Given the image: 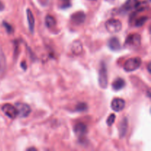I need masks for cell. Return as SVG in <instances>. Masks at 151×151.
Returning a JSON list of instances; mask_svg holds the SVG:
<instances>
[{
  "label": "cell",
  "instance_id": "cell-1",
  "mask_svg": "<svg viewBox=\"0 0 151 151\" xmlns=\"http://www.w3.org/2000/svg\"><path fill=\"white\" fill-rule=\"evenodd\" d=\"M146 5H147V3L141 2L139 0H127L122 9V10L125 12L137 10V13H138L142 10H144L145 9V7Z\"/></svg>",
  "mask_w": 151,
  "mask_h": 151
},
{
  "label": "cell",
  "instance_id": "cell-2",
  "mask_svg": "<svg viewBox=\"0 0 151 151\" xmlns=\"http://www.w3.org/2000/svg\"><path fill=\"white\" fill-rule=\"evenodd\" d=\"M99 85L102 88H106L108 86V71L106 65L104 62H102L99 69Z\"/></svg>",
  "mask_w": 151,
  "mask_h": 151
},
{
  "label": "cell",
  "instance_id": "cell-3",
  "mask_svg": "<svg viewBox=\"0 0 151 151\" xmlns=\"http://www.w3.org/2000/svg\"><path fill=\"white\" fill-rule=\"evenodd\" d=\"M141 64L142 60L140 58H131L125 61L123 67L126 72H133V71L137 70L141 66Z\"/></svg>",
  "mask_w": 151,
  "mask_h": 151
},
{
  "label": "cell",
  "instance_id": "cell-4",
  "mask_svg": "<svg viewBox=\"0 0 151 151\" xmlns=\"http://www.w3.org/2000/svg\"><path fill=\"white\" fill-rule=\"evenodd\" d=\"M106 28L110 33H116L122 29V23L119 19H110L106 22Z\"/></svg>",
  "mask_w": 151,
  "mask_h": 151
},
{
  "label": "cell",
  "instance_id": "cell-5",
  "mask_svg": "<svg viewBox=\"0 0 151 151\" xmlns=\"http://www.w3.org/2000/svg\"><path fill=\"white\" fill-rule=\"evenodd\" d=\"M141 44V36L138 33L131 34L125 40V46L130 48H136Z\"/></svg>",
  "mask_w": 151,
  "mask_h": 151
},
{
  "label": "cell",
  "instance_id": "cell-6",
  "mask_svg": "<svg viewBox=\"0 0 151 151\" xmlns=\"http://www.w3.org/2000/svg\"><path fill=\"white\" fill-rule=\"evenodd\" d=\"M15 107L17 110L18 116H19L20 117H27V116H29L31 112L30 107H29V105L26 104V103H17Z\"/></svg>",
  "mask_w": 151,
  "mask_h": 151
},
{
  "label": "cell",
  "instance_id": "cell-7",
  "mask_svg": "<svg viewBox=\"0 0 151 151\" xmlns=\"http://www.w3.org/2000/svg\"><path fill=\"white\" fill-rule=\"evenodd\" d=\"M1 110H2L3 113L10 119H15L18 116V112L16 107L11 104H8V103L4 104L1 107Z\"/></svg>",
  "mask_w": 151,
  "mask_h": 151
},
{
  "label": "cell",
  "instance_id": "cell-8",
  "mask_svg": "<svg viewBox=\"0 0 151 151\" xmlns=\"http://www.w3.org/2000/svg\"><path fill=\"white\" fill-rule=\"evenodd\" d=\"M87 131H88L87 126L83 122H79L74 127V132H75V135L79 138L83 137L87 134Z\"/></svg>",
  "mask_w": 151,
  "mask_h": 151
},
{
  "label": "cell",
  "instance_id": "cell-9",
  "mask_svg": "<svg viewBox=\"0 0 151 151\" xmlns=\"http://www.w3.org/2000/svg\"><path fill=\"white\" fill-rule=\"evenodd\" d=\"M125 106V102L122 98H114L111 102V109L114 111L119 112L124 109Z\"/></svg>",
  "mask_w": 151,
  "mask_h": 151
},
{
  "label": "cell",
  "instance_id": "cell-10",
  "mask_svg": "<svg viewBox=\"0 0 151 151\" xmlns=\"http://www.w3.org/2000/svg\"><path fill=\"white\" fill-rule=\"evenodd\" d=\"M86 19V14L83 11H78L73 13L71 16V20L75 24H81Z\"/></svg>",
  "mask_w": 151,
  "mask_h": 151
},
{
  "label": "cell",
  "instance_id": "cell-11",
  "mask_svg": "<svg viewBox=\"0 0 151 151\" xmlns=\"http://www.w3.org/2000/svg\"><path fill=\"white\" fill-rule=\"evenodd\" d=\"M109 48L113 51H119L121 49V44L119 40L116 37H112L109 40L108 42Z\"/></svg>",
  "mask_w": 151,
  "mask_h": 151
},
{
  "label": "cell",
  "instance_id": "cell-12",
  "mask_svg": "<svg viewBox=\"0 0 151 151\" xmlns=\"http://www.w3.org/2000/svg\"><path fill=\"white\" fill-rule=\"evenodd\" d=\"M71 50H72V52L76 55L81 54L83 52L82 43L78 40L75 41L71 45Z\"/></svg>",
  "mask_w": 151,
  "mask_h": 151
},
{
  "label": "cell",
  "instance_id": "cell-13",
  "mask_svg": "<svg viewBox=\"0 0 151 151\" xmlns=\"http://www.w3.org/2000/svg\"><path fill=\"white\" fill-rule=\"evenodd\" d=\"M128 119L126 117H124L122 120L120 121L119 125V137H123L125 135L128 130Z\"/></svg>",
  "mask_w": 151,
  "mask_h": 151
},
{
  "label": "cell",
  "instance_id": "cell-14",
  "mask_svg": "<svg viewBox=\"0 0 151 151\" xmlns=\"http://www.w3.org/2000/svg\"><path fill=\"white\" fill-rule=\"evenodd\" d=\"M27 18L29 29L32 33L34 32V27H35V18H34L32 11L29 9H27Z\"/></svg>",
  "mask_w": 151,
  "mask_h": 151
},
{
  "label": "cell",
  "instance_id": "cell-15",
  "mask_svg": "<svg viewBox=\"0 0 151 151\" xmlns=\"http://www.w3.org/2000/svg\"><path fill=\"white\" fill-rule=\"evenodd\" d=\"M125 86V82L122 78H116L112 83V88L114 91H119L123 88Z\"/></svg>",
  "mask_w": 151,
  "mask_h": 151
},
{
  "label": "cell",
  "instance_id": "cell-16",
  "mask_svg": "<svg viewBox=\"0 0 151 151\" xmlns=\"http://www.w3.org/2000/svg\"><path fill=\"white\" fill-rule=\"evenodd\" d=\"M45 22H46V25L48 28H52L55 26L56 24V20L52 16H47L45 19Z\"/></svg>",
  "mask_w": 151,
  "mask_h": 151
},
{
  "label": "cell",
  "instance_id": "cell-17",
  "mask_svg": "<svg viewBox=\"0 0 151 151\" xmlns=\"http://www.w3.org/2000/svg\"><path fill=\"white\" fill-rule=\"evenodd\" d=\"M148 19V18L147 16H142V17H140L139 19H137L135 22V25L137 27H141L146 22V21Z\"/></svg>",
  "mask_w": 151,
  "mask_h": 151
},
{
  "label": "cell",
  "instance_id": "cell-18",
  "mask_svg": "<svg viewBox=\"0 0 151 151\" xmlns=\"http://www.w3.org/2000/svg\"><path fill=\"white\" fill-rule=\"evenodd\" d=\"M58 1L61 8H67L71 6V0H58Z\"/></svg>",
  "mask_w": 151,
  "mask_h": 151
},
{
  "label": "cell",
  "instance_id": "cell-19",
  "mask_svg": "<svg viewBox=\"0 0 151 151\" xmlns=\"http://www.w3.org/2000/svg\"><path fill=\"white\" fill-rule=\"evenodd\" d=\"M87 109V105L84 103H81L77 106L75 111H83Z\"/></svg>",
  "mask_w": 151,
  "mask_h": 151
},
{
  "label": "cell",
  "instance_id": "cell-20",
  "mask_svg": "<svg viewBox=\"0 0 151 151\" xmlns=\"http://www.w3.org/2000/svg\"><path fill=\"white\" fill-rule=\"evenodd\" d=\"M115 119H116L115 114H111L107 119V125H109V126H111V125L114 123Z\"/></svg>",
  "mask_w": 151,
  "mask_h": 151
},
{
  "label": "cell",
  "instance_id": "cell-21",
  "mask_svg": "<svg viewBox=\"0 0 151 151\" xmlns=\"http://www.w3.org/2000/svg\"><path fill=\"white\" fill-rule=\"evenodd\" d=\"M3 25H4V27H5L6 30H7V32H8V33L11 34L12 32H13V28L12 27V26L10 24H8L6 22H3Z\"/></svg>",
  "mask_w": 151,
  "mask_h": 151
},
{
  "label": "cell",
  "instance_id": "cell-22",
  "mask_svg": "<svg viewBox=\"0 0 151 151\" xmlns=\"http://www.w3.org/2000/svg\"><path fill=\"white\" fill-rule=\"evenodd\" d=\"M4 9V5L1 1H0V11H2Z\"/></svg>",
  "mask_w": 151,
  "mask_h": 151
},
{
  "label": "cell",
  "instance_id": "cell-23",
  "mask_svg": "<svg viewBox=\"0 0 151 151\" xmlns=\"http://www.w3.org/2000/svg\"><path fill=\"white\" fill-rule=\"evenodd\" d=\"M21 66H22L24 69H26V68H27V66H26V65H25L24 62H23V63H22V64H21Z\"/></svg>",
  "mask_w": 151,
  "mask_h": 151
},
{
  "label": "cell",
  "instance_id": "cell-24",
  "mask_svg": "<svg viewBox=\"0 0 151 151\" xmlns=\"http://www.w3.org/2000/svg\"><path fill=\"white\" fill-rule=\"evenodd\" d=\"M147 70H148L149 72H150V63H148V66H147Z\"/></svg>",
  "mask_w": 151,
  "mask_h": 151
},
{
  "label": "cell",
  "instance_id": "cell-25",
  "mask_svg": "<svg viewBox=\"0 0 151 151\" xmlns=\"http://www.w3.org/2000/svg\"><path fill=\"white\" fill-rule=\"evenodd\" d=\"M36 150V149L34 148V147H30V148H28V149H27V150Z\"/></svg>",
  "mask_w": 151,
  "mask_h": 151
},
{
  "label": "cell",
  "instance_id": "cell-26",
  "mask_svg": "<svg viewBox=\"0 0 151 151\" xmlns=\"http://www.w3.org/2000/svg\"><path fill=\"white\" fill-rule=\"evenodd\" d=\"M105 1H108V2H113V1H114V0H105Z\"/></svg>",
  "mask_w": 151,
  "mask_h": 151
},
{
  "label": "cell",
  "instance_id": "cell-27",
  "mask_svg": "<svg viewBox=\"0 0 151 151\" xmlns=\"http://www.w3.org/2000/svg\"><path fill=\"white\" fill-rule=\"evenodd\" d=\"M91 1H96V0H91Z\"/></svg>",
  "mask_w": 151,
  "mask_h": 151
},
{
  "label": "cell",
  "instance_id": "cell-28",
  "mask_svg": "<svg viewBox=\"0 0 151 151\" xmlns=\"http://www.w3.org/2000/svg\"><path fill=\"white\" fill-rule=\"evenodd\" d=\"M148 1H150V0H148Z\"/></svg>",
  "mask_w": 151,
  "mask_h": 151
}]
</instances>
